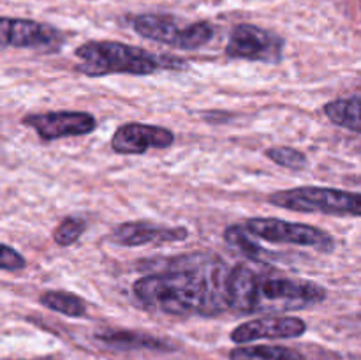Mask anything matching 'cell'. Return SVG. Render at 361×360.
<instances>
[{"label":"cell","instance_id":"obj_1","mask_svg":"<svg viewBox=\"0 0 361 360\" xmlns=\"http://www.w3.org/2000/svg\"><path fill=\"white\" fill-rule=\"evenodd\" d=\"M228 274L222 263L204 265V268H173L137 279L133 289L147 309L180 318L196 314L212 318L228 309Z\"/></svg>","mask_w":361,"mask_h":360},{"label":"cell","instance_id":"obj_2","mask_svg":"<svg viewBox=\"0 0 361 360\" xmlns=\"http://www.w3.org/2000/svg\"><path fill=\"white\" fill-rule=\"evenodd\" d=\"M226 300L228 309L242 314L288 313L324 302L326 289L307 279L275 277L236 265L226 279Z\"/></svg>","mask_w":361,"mask_h":360},{"label":"cell","instance_id":"obj_3","mask_svg":"<svg viewBox=\"0 0 361 360\" xmlns=\"http://www.w3.org/2000/svg\"><path fill=\"white\" fill-rule=\"evenodd\" d=\"M74 53L80 59L78 73L92 78L108 74L148 76L159 69H182L185 66V62L175 56H157L147 49L118 41H88L78 46Z\"/></svg>","mask_w":361,"mask_h":360},{"label":"cell","instance_id":"obj_4","mask_svg":"<svg viewBox=\"0 0 361 360\" xmlns=\"http://www.w3.org/2000/svg\"><path fill=\"white\" fill-rule=\"evenodd\" d=\"M268 201L275 207L293 212L361 217V193L331 189V187H293L270 194Z\"/></svg>","mask_w":361,"mask_h":360},{"label":"cell","instance_id":"obj_5","mask_svg":"<svg viewBox=\"0 0 361 360\" xmlns=\"http://www.w3.org/2000/svg\"><path fill=\"white\" fill-rule=\"evenodd\" d=\"M133 28L141 37L176 49L203 48L214 37V27L208 21H196L182 27L180 21L169 14H137L133 20Z\"/></svg>","mask_w":361,"mask_h":360},{"label":"cell","instance_id":"obj_6","mask_svg":"<svg viewBox=\"0 0 361 360\" xmlns=\"http://www.w3.org/2000/svg\"><path fill=\"white\" fill-rule=\"evenodd\" d=\"M247 232L275 244H291L300 247H314L321 253H331L335 240L330 233L302 222H289L277 217H252L245 222Z\"/></svg>","mask_w":361,"mask_h":360},{"label":"cell","instance_id":"obj_7","mask_svg":"<svg viewBox=\"0 0 361 360\" xmlns=\"http://www.w3.org/2000/svg\"><path fill=\"white\" fill-rule=\"evenodd\" d=\"M286 41L271 30L250 23H240L229 34L226 55L231 59L254 60V62L279 64L282 60Z\"/></svg>","mask_w":361,"mask_h":360},{"label":"cell","instance_id":"obj_8","mask_svg":"<svg viewBox=\"0 0 361 360\" xmlns=\"http://www.w3.org/2000/svg\"><path fill=\"white\" fill-rule=\"evenodd\" d=\"M0 35H2L4 48L13 46V48H30L41 52H56L66 41L62 32L56 30L55 27L34 20H21V18H2Z\"/></svg>","mask_w":361,"mask_h":360},{"label":"cell","instance_id":"obj_9","mask_svg":"<svg viewBox=\"0 0 361 360\" xmlns=\"http://www.w3.org/2000/svg\"><path fill=\"white\" fill-rule=\"evenodd\" d=\"M23 126L32 127L42 141L71 136H87L94 133L97 120L87 112H48L23 116Z\"/></svg>","mask_w":361,"mask_h":360},{"label":"cell","instance_id":"obj_10","mask_svg":"<svg viewBox=\"0 0 361 360\" xmlns=\"http://www.w3.org/2000/svg\"><path fill=\"white\" fill-rule=\"evenodd\" d=\"M175 143V134L169 129L152 124L129 122L120 126L111 138V148L116 154L137 155L150 148H169Z\"/></svg>","mask_w":361,"mask_h":360},{"label":"cell","instance_id":"obj_11","mask_svg":"<svg viewBox=\"0 0 361 360\" xmlns=\"http://www.w3.org/2000/svg\"><path fill=\"white\" fill-rule=\"evenodd\" d=\"M307 332V323L293 316H268L245 321L231 332V341L236 344L259 341V339H295Z\"/></svg>","mask_w":361,"mask_h":360},{"label":"cell","instance_id":"obj_12","mask_svg":"<svg viewBox=\"0 0 361 360\" xmlns=\"http://www.w3.org/2000/svg\"><path fill=\"white\" fill-rule=\"evenodd\" d=\"M189 236V229L183 226L164 228L148 222L130 221L116 226L111 233V240L118 246L137 247V246H162V244L182 242Z\"/></svg>","mask_w":361,"mask_h":360},{"label":"cell","instance_id":"obj_13","mask_svg":"<svg viewBox=\"0 0 361 360\" xmlns=\"http://www.w3.org/2000/svg\"><path fill=\"white\" fill-rule=\"evenodd\" d=\"M95 339L104 342V344L120 349H154V352H169L171 349V344L168 341H164V339L154 337L150 334H141V332H102V334L95 335Z\"/></svg>","mask_w":361,"mask_h":360},{"label":"cell","instance_id":"obj_14","mask_svg":"<svg viewBox=\"0 0 361 360\" xmlns=\"http://www.w3.org/2000/svg\"><path fill=\"white\" fill-rule=\"evenodd\" d=\"M324 115L335 126L361 134V94L334 99L324 106Z\"/></svg>","mask_w":361,"mask_h":360},{"label":"cell","instance_id":"obj_15","mask_svg":"<svg viewBox=\"0 0 361 360\" xmlns=\"http://www.w3.org/2000/svg\"><path fill=\"white\" fill-rule=\"evenodd\" d=\"M229 360H307L298 349L288 346L256 344L238 346L229 352Z\"/></svg>","mask_w":361,"mask_h":360},{"label":"cell","instance_id":"obj_16","mask_svg":"<svg viewBox=\"0 0 361 360\" xmlns=\"http://www.w3.org/2000/svg\"><path fill=\"white\" fill-rule=\"evenodd\" d=\"M39 302L49 311L63 314L69 318L87 316V302L69 292H46L39 296Z\"/></svg>","mask_w":361,"mask_h":360},{"label":"cell","instance_id":"obj_17","mask_svg":"<svg viewBox=\"0 0 361 360\" xmlns=\"http://www.w3.org/2000/svg\"><path fill=\"white\" fill-rule=\"evenodd\" d=\"M224 240L231 247L238 249L243 256L256 261V263H267L268 258L271 256V254L268 253V249H264V247H261L256 240L250 239L245 233V229L238 224L228 226V228L224 229Z\"/></svg>","mask_w":361,"mask_h":360},{"label":"cell","instance_id":"obj_18","mask_svg":"<svg viewBox=\"0 0 361 360\" xmlns=\"http://www.w3.org/2000/svg\"><path fill=\"white\" fill-rule=\"evenodd\" d=\"M270 161H274L275 164L282 166V168L293 169V172H300V169H305V166L309 164V159L303 152L296 150L291 147H271L264 150Z\"/></svg>","mask_w":361,"mask_h":360},{"label":"cell","instance_id":"obj_19","mask_svg":"<svg viewBox=\"0 0 361 360\" xmlns=\"http://www.w3.org/2000/svg\"><path fill=\"white\" fill-rule=\"evenodd\" d=\"M87 229V222L80 217H66L55 229H53V240L59 246L67 247L71 244L78 242L80 236Z\"/></svg>","mask_w":361,"mask_h":360},{"label":"cell","instance_id":"obj_20","mask_svg":"<svg viewBox=\"0 0 361 360\" xmlns=\"http://www.w3.org/2000/svg\"><path fill=\"white\" fill-rule=\"evenodd\" d=\"M0 265H2V270L6 272H14L21 270V268L27 267V261L21 256L18 251H14L13 247L4 244L2 246V254H0Z\"/></svg>","mask_w":361,"mask_h":360},{"label":"cell","instance_id":"obj_21","mask_svg":"<svg viewBox=\"0 0 361 360\" xmlns=\"http://www.w3.org/2000/svg\"><path fill=\"white\" fill-rule=\"evenodd\" d=\"M35 360H59V359H53V356H42V359H35Z\"/></svg>","mask_w":361,"mask_h":360}]
</instances>
